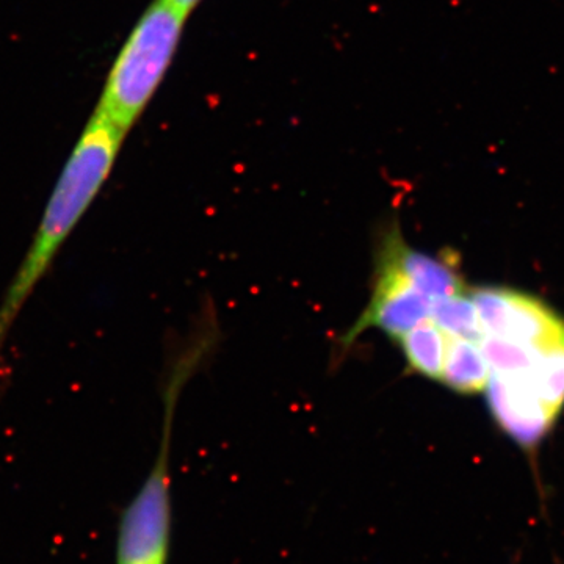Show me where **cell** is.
I'll return each instance as SVG.
<instances>
[{
  "label": "cell",
  "mask_w": 564,
  "mask_h": 564,
  "mask_svg": "<svg viewBox=\"0 0 564 564\" xmlns=\"http://www.w3.org/2000/svg\"><path fill=\"white\" fill-rule=\"evenodd\" d=\"M187 17L171 0H152L118 52L94 112L130 130L173 63Z\"/></svg>",
  "instance_id": "cell-2"
},
{
  "label": "cell",
  "mask_w": 564,
  "mask_h": 564,
  "mask_svg": "<svg viewBox=\"0 0 564 564\" xmlns=\"http://www.w3.org/2000/svg\"><path fill=\"white\" fill-rule=\"evenodd\" d=\"M400 268L417 289L430 300L464 293V281L450 262L411 248L404 242L400 226L393 223L384 232Z\"/></svg>",
  "instance_id": "cell-6"
},
{
  "label": "cell",
  "mask_w": 564,
  "mask_h": 564,
  "mask_svg": "<svg viewBox=\"0 0 564 564\" xmlns=\"http://www.w3.org/2000/svg\"><path fill=\"white\" fill-rule=\"evenodd\" d=\"M520 375L538 398L558 414L564 404V342L538 348L530 369Z\"/></svg>",
  "instance_id": "cell-9"
},
{
  "label": "cell",
  "mask_w": 564,
  "mask_h": 564,
  "mask_svg": "<svg viewBox=\"0 0 564 564\" xmlns=\"http://www.w3.org/2000/svg\"><path fill=\"white\" fill-rule=\"evenodd\" d=\"M478 345L489 364L491 372L504 375L527 372L538 350L496 335H484Z\"/></svg>",
  "instance_id": "cell-11"
},
{
  "label": "cell",
  "mask_w": 564,
  "mask_h": 564,
  "mask_svg": "<svg viewBox=\"0 0 564 564\" xmlns=\"http://www.w3.org/2000/svg\"><path fill=\"white\" fill-rule=\"evenodd\" d=\"M491 367L477 342L448 337L440 381L454 392L475 393L486 389Z\"/></svg>",
  "instance_id": "cell-7"
},
{
  "label": "cell",
  "mask_w": 564,
  "mask_h": 564,
  "mask_svg": "<svg viewBox=\"0 0 564 564\" xmlns=\"http://www.w3.org/2000/svg\"><path fill=\"white\" fill-rule=\"evenodd\" d=\"M408 367L417 375L431 379H439L448 335L431 318L423 320L417 326L404 332L398 339Z\"/></svg>",
  "instance_id": "cell-8"
},
{
  "label": "cell",
  "mask_w": 564,
  "mask_h": 564,
  "mask_svg": "<svg viewBox=\"0 0 564 564\" xmlns=\"http://www.w3.org/2000/svg\"><path fill=\"white\" fill-rule=\"evenodd\" d=\"M171 2L176 6H179L185 14H190L193 9L202 2V0H171Z\"/></svg>",
  "instance_id": "cell-12"
},
{
  "label": "cell",
  "mask_w": 564,
  "mask_h": 564,
  "mask_svg": "<svg viewBox=\"0 0 564 564\" xmlns=\"http://www.w3.org/2000/svg\"><path fill=\"white\" fill-rule=\"evenodd\" d=\"M492 415L523 448H534L557 417L523 379L520 373H494L486 385Z\"/></svg>",
  "instance_id": "cell-5"
},
{
  "label": "cell",
  "mask_w": 564,
  "mask_h": 564,
  "mask_svg": "<svg viewBox=\"0 0 564 564\" xmlns=\"http://www.w3.org/2000/svg\"><path fill=\"white\" fill-rule=\"evenodd\" d=\"M470 296L486 335L533 348L564 342V321L546 304L528 295L486 287L473 290Z\"/></svg>",
  "instance_id": "cell-4"
},
{
  "label": "cell",
  "mask_w": 564,
  "mask_h": 564,
  "mask_svg": "<svg viewBox=\"0 0 564 564\" xmlns=\"http://www.w3.org/2000/svg\"><path fill=\"white\" fill-rule=\"evenodd\" d=\"M431 306L433 300L423 295L403 273L382 235L375 252L370 301L359 318L340 337V343L343 348H348L370 328L398 340L406 331L431 318Z\"/></svg>",
  "instance_id": "cell-3"
},
{
  "label": "cell",
  "mask_w": 564,
  "mask_h": 564,
  "mask_svg": "<svg viewBox=\"0 0 564 564\" xmlns=\"http://www.w3.org/2000/svg\"><path fill=\"white\" fill-rule=\"evenodd\" d=\"M431 320L451 339L478 343L486 335L472 296L464 293L434 300L431 306Z\"/></svg>",
  "instance_id": "cell-10"
},
{
  "label": "cell",
  "mask_w": 564,
  "mask_h": 564,
  "mask_svg": "<svg viewBox=\"0 0 564 564\" xmlns=\"http://www.w3.org/2000/svg\"><path fill=\"white\" fill-rule=\"evenodd\" d=\"M125 135L97 112L86 123L49 196L24 259L0 300V354L19 313L110 177Z\"/></svg>",
  "instance_id": "cell-1"
}]
</instances>
